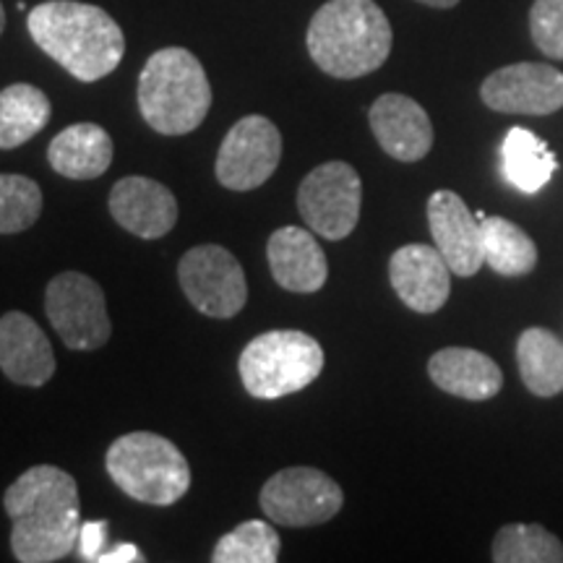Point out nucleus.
<instances>
[{
  "label": "nucleus",
  "mask_w": 563,
  "mask_h": 563,
  "mask_svg": "<svg viewBox=\"0 0 563 563\" xmlns=\"http://www.w3.org/2000/svg\"><path fill=\"white\" fill-rule=\"evenodd\" d=\"M11 519V551L21 563L63 561L79 545V485L66 470L37 464L9 485L3 496Z\"/></svg>",
  "instance_id": "1"
},
{
  "label": "nucleus",
  "mask_w": 563,
  "mask_h": 563,
  "mask_svg": "<svg viewBox=\"0 0 563 563\" xmlns=\"http://www.w3.org/2000/svg\"><path fill=\"white\" fill-rule=\"evenodd\" d=\"M26 26L34 45L84 84L104 79L123 60V30L100 5L45 0L30 11Z\"/></svg>",
  "instance_id": "2"
},
{
  "label": "nucleus",
  "mask_w": 563,
  "mask_h": 563,
  "mask_svg": "<svg viewBox=\"0 0 563 563\" xmlns=\"http://www.w3.org/2000/svg\"><path fill=\"white\" fill-rule=\"evenodd\" d=\"M394 32L373 0H329L313 13L306 45L316 66L334 79H361L391 53Z\"/></svg>",
  "instance_id": "3"
},
{
  "label": "nucleus",
  "mask_w": 563,
  "mask_h": 563,
  "mask_svg": "<svg viewBox=\"0 0 563 563\" xmlns=\"http://www.w3.org/2000/svg\"><path fill=\"white\" fill-rule=\"evenodd\" d=\"M139 110L162 136H186L211 108V84L201 60L186 47H162L139 76Z\"/></svg>",
  "instance_id": "4"
},
{
  "label": "nucleus",
  "mask_w": 563,
  "mask_h": 563,
  "mask_svg": "<svg viewBox=\"0 0 563 563\" xmlns=\"http://www.w3.org/2000/svg\"><path fill=\"white\" fill-rule=\"evenodd\" d=\"M110 481L133 501L173 506L191 488V467L170 439L152 431H133L110 443L104 454Z\"/></svg>",
  "instance_id": "5"
},
{
  "label": "nucleus",
  "mask_w": 563,
  "mask_h": 563,
  "mask_svg": "<svg viewBox=\"0 0 563 563\" xmlns=\"http://www.w3.org/2000/svg\"><path fill=\"white\" fill-rule=\"evenodd\" d=\"M238 371L253 399L274 402L302 391L321 376L323 347L298 329H272L245 344Z\"/></svg>",
  "instance_id": "6"
},
{
  "label": "nucleus",
  "mask_w": 563,
  "mask_h": 563,
  "mask_svg": "<svg viewBox=\"0 0 563 563\" xmlns=\"http://www.w3.org/2000/svg\"><path fill=\"white\" fill-rule=\"evenodd\" d=\"M363 207V180L342 159L323 162L302 178L298 188V211L316 235L344 241L357 228Z\"/></svg>",
  "instance_id": "7"
},
{
  "label": "nucleus",
  "mask_w": 563,
  "mask_h": 563,
  "mask_svg": "<svg viewBox=\"0 0 563 563\" xmlns=\"http://www.w3.org/2000/svg\"><path fill=\"white\" fill-rule=\"evenodd\" d=\"M45 313L68 350H100L110 342L108 300L87 274L63 272L47 282Z\"/></svg>",
  "instance_id": "8"
},
{
  "label": "nucleus",
  "mask_w": 563,
  "mask_h": 563,
  "mask_svg": "<svg viewBox=\"0 0 563 563\" xmlns=\"http://www.w3.org/2000/svg\"><path fill=\"white\" fill-rule=\"evenodd\" d=\"M262 511L279 527H316L332 522L344 506L334 477L316 467H285L258 493Z\"/></svg>",
  "instance_id": "9"
},
{
  "label": "nucleus",
  "mask_w": 563,
  "mask_h": 563,
  "mask_svg": "<svg viewBox=\"0 0 563 563\" xmlns=\"http://www.w3.org/2000/svg\"><path fill=\"white\" fill-rule=\"evenodd\" d=\"M178 282L188 302L209 319H232L249 302L243 266L222 245L207 243L183 253Z\"/></svg>",
  "instance_id": "10"
},
{
  "label": "nucleus",
  "mask_w": 563,
  "mask_h": 563,
  "mask_svg": "<svg viewBox=\"0 0 563 563\" xmlns=\"http://www.w3.org/2000/svg\"><path fill=\"white\" fill-rule=\"evenodd\" d=\"M282 162V133L269 118L245 115L222 139L214 175L228 191H253L277 173Z\"/></svg>",
  "instance_id": "11"
},
{
  "label": "nucleus",
  "mask_w": 563,
  "mask_h": 563,
  "mask_svg": "<svg viewBox=\"0 0 563 563\" xmlns=\"http://www.w3.org/2000/svg\"><path fill=\"white\" fill-rule=\"evenodd\" d=\"M481 97L496 112L553 115L563 108V74L548 63H514L493 70Z\"/></svg>",
  "instance_id": "12"
},
{
  "label": "nucleus",
  "mask_w": 563,
  "mask_h": 563,
  "mask_svg": "<svg viewBox=\"0 0 563 563\" xmlns=\"http://www.w3.org/2000/svg\"><path fill=\"white\" fill-rule=\"evenodd\" d=\"M428 228L433 245L456 277H475L485 264L483 224L460 194L435 191L428 199Z\"/></svg>",
  "instance_id": "13"
},
{
  "label": "nucleus",
  "mask_w": 563,
  "mask_h": 563,
  "mask_svg": "<svg viewBox=\"0 0 563 563\" xmlns=\"http://www.w3.org/2000/svg\"><path fill=\"white\" fill-rule=\"evenodd\" d=\"M110 214L125 232L141 238V241H157L178 222V199L165 183L144 178V175H129L112 186L110 191Z\"/></svg>",
  "instance_id": "14"
},
{
  "label": "nucleus",
  "mask_w": 563,
  "mask_h": 563,
  "mask_svg": "<svg viewBox=\"0 0 563 563\" xmlns=\"http://www.w3.org/2000/svg\"><path fill=\"white\" fill-rule=\"evenodd\" d=\"M389 279L399 300L415 313H435L452 295V269L435 245L410 243L394 251Z\"/></svg>",
  "instance_id": "15"
},
{
  "label": "nucleus",
  "mask_w": 563,
  "mask_h": 563,
  "mask_svg": "<svg viewBox=\"0 0 563 563\" xmlns=\"http://www.w3.org/2000/svg\"><path fill=\"white\" fill-rule=\"evenodd\" d=\"M368 121L378 146L399 162H420L433 150V123L412 97L382 95L371 104Z\"/></svg>",
  "instance_id": "16"
},
{
  "label": "nucleus",
  "mask_w": 563,
  "mask_h": 563,
  "mask_svg": "<svg viewBox=\"0 0 563 563\" xmlns=\"http://www.w3.org/2000/svg\"><path fill=\"white\" fill-rule=\"evenodd\" d=\"M55 352L32 316L9 311L0 316V371L9 382L40 389L55 376Z\"/></svg>",
  "instance_id": "17"
},
{
  "label": "nucleus",
  "mask_w": 563,
  "mask_h": 563,
  "mask_svg": "<svg viewBox=\"0 0 563 563\" xmlns=\"http://www.w3.org/2000/svg\"><path fill=\"white\" fill-rule=\"evenodd\" d=\"M266 258L274 282L287 292H319L329 279L327 253L306 228L285 224L274 230L266 243Z\"/></svg>",
  "instance_id": "18"
},
{
  "label": "nucleus",
  "mask_w": 563,
  "mask_h": 563,
  "mask_svg": "<svg viewBox=\"0 0 563 563\" xmlns=\"http://www.w3.org/2000/svg\"><path fill=\"white\" fill-rule=\"evenodd\" d=\"M428 376L441 391L467 402L493 399L504 386V373L493 357L473 347H443L428 361Z\"/></svg>",
  "instance_id": "19"
},
{
  "label": "nucleus",
  "mask_w": 563,
  "mask_h": 563,
  "mask_svg": "<svg viewBox=\"0 0 563 563\" xmlns=\"http://www.w3.org/2000/svg\"><path fill=\"white\" fill-rule=\"evenodd\" d=\"M112 139L97 123H74L63 129L47 146V162L63 178H100L112 165Z\"/></svg>",
  "instance_id": "20"
},
{
  "label": "nucleus",
  "mask_w": 563,
  "mask_h": 563,
  "mask_svg": "<svg viewBox=\"0 0 563 563\" xmlns=\"http://www.w3.org/2000/svg\"><path fill=\"white\" fill-rule=\"evenodd\" d=\"M504 178L527 196L540 194L559 170V159L548 141L534 136L530 129H511L501 144Z\"/></svg>",
  "instance_id": "21"
},
{
  "label": "nucleus",
  "mask_w": 563,
  "mask_h": 563,
  "mask_svg": "<svg viewBox=\"0 0 563 563\" xmlns=\"http://www.w3.org/2000/svg\"><path fill=\"white\" fill-rule=\"evenodd\" d=\"M53 104L32 84H11L0 91V150H16L51 123Z\"/></svg>",
  "instance_id": "22"
},
{
  "label": "nucleus",
  "mask_w": 563,
  "mask_h": 563,
  "mask_svg": "<svg viewBox=\"0 0 563 563\" xmlns=\"http://www.w3.org/2000/svg\"><path fill=\"white\" fill-rule=\"evenodd\" d=\"M517 363L534 397H555L563 391V340L553 332L540 327L525 329L517 342Z\"/></svg>",
  "instance_id": "23"
},
{
  "label": "nucleus",
  "mask_w": 563,
  "mask_h": 563,
  "mask_svg": "<svg viewBox=\"0 0 563 563\" xmlns=\"http://www.w3.org/2000/svg\"><path fill=\"white\" fill-rule=\"evenodd\" d=\"M483 253L485 264L501 277H525L538 266V245L527 232L504 217H485Z\"/></svg>",
  "instance_id": "24"
},
{
  "label": "nucleus",
  "mask_w": 563,
  "mask_h": 563,
  "mask_svg": "<svg viewBox=\"0 0 563 563\" xmlns=\"http://www.w3.org/2000/svg\"><path fill=\"white\" fill-rule=\"evenodd\" d=\"M490 555L496 563H563V545L543 525H504Z\"/></svg>",
  "instance_id": "25"
},
{
  "label": "nucleus",
  "mask_w": 563,
  "mask_h": 563,
  "mask_svg": "<svg viewBox=\"0 0 563 563\" xmlns=\"http://www.w3.org/2000/svg\"><path fill=\"white\" fill-rule=\"evenodd\" d=\"M282 540L264 519H249L217 540L211 561L214 563H274L279 561Z\"/></svg>",
  "instance_id": "26"
},
{
  "label": "nucleus",
  "mask_w": 563,
  "mask_h": 563,
  "mask_svg": "<svg viewBox=\"0 0 563 563\" xmlns=\"http://www.w3.org/2000/svg\"><path fill=\"white\" fill-rule=\"evenodd\" d=\"M42 214V191L26 175L0 173V235L30 230Z\"/></svg>",
  "instance_id": "27"
},
{
  "label": "nucleus",
  "mask_w": 563,
  "mask_h": 563,
  "mask_svg": "<svg viewBox=\"0 0 563 563\" xmlns=\"http://www.w3.org/2000/svg\"><path fill=\"white\" fill-rule=\"evenodd\" d=\"M530 34L540 53L563 60V0H534L530 9Z\"/></svg>",
  "instance_id": "28"
},
{
  "label": "nucleus",
  "mask_w": 563,
  "mask_h": 563,
  "mask_svg": "<svg viewBox=\"0 0 563 563\" xmlns=\"http://www.w3.org/2000/svg\"><path fill=\"white\" fill-rule=\"evenodd\" d=\"M108 538V522H89L81 525L79 534V551L84 561H97L102 553V543Z\"/></svg>",
  "instance_id": "29"
},
{
  "label": "nucleus",
  "mask_w": 563,
  "mask_h": 563,
  "mask_svg": "<svg viewBox=\"0 0 563 563\" xmlns=\"http://www.w3.org/2000/svg\"><path fill=\"white\" fill-rule=\"evenodd\" d=\"M100 563H125V561H144V555H141V551L136 545H118L112 548V551L108 553H100V559H97Z\"/></svg>",
  "instance_id": "30"
},
{
  "label": "nucleus",
  "mask_w": 563,
  "mask_h": 563,
  "mask_svg": "<svg viewBox=\"0 0 563 563\" xmlns=\"http://www.w3.org/2000/svg\"><path fill=\"white\" fill-rule=\"evenodd\" d=\"M422 5H431V9H454L460 0H418Z\"/></svg>",
  "instance_id": "31"
},
{
  "label": "nucleus",
  "mask_w": 563,
  "mask_h": 563,
  "mask_svg": "<svg viewBox=\"0 0 563 563\" xmlns=\"http://www.w3.org/2000/svg\"><path fill=\"white\" fill-rule=\"evenodd\" d=\"M5 30V11H3V3H0V34Z\"/></svg>",
  "instance_id": "32"
}]
</instances>
